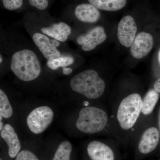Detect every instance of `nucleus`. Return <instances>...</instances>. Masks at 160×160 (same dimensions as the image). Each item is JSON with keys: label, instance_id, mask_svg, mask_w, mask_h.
Wrapping results in <instances>:
<instances>
[{"label": "nucleus", "instance_id": "nucleus-1", "mask_svg": "<svg viewBox=\"0 0 160 160\" xmlns=\"http://www.w3.org/2000/svg\"><path fill=\"white\" fill-rule=\"evenodd\" d=\"M143 97L132 92L110 99L112 117L121 139H133L141 118Z\"/></svg>", "mask_w": 160, "mask_h": 160}, {"label": "nucleus", "instance_id": "nucleus-2", "mask_svg": "<svg viewBox=\"0 0 160 160\" xmlns=\"http://www.w3.org/2000/svg\"><path fill=\"white\" fill-rule=\"evenodd\" d=\"M85 106L80 110L76 123L79 131L88 134L104 132L121 140L111 114L98 107Z\"/></svg>", "mask_w": 160, "mask_h": 160}, {"label": "nucleus", "instance_id": "nucleus-3", "mask_svg": "<svg viewBox=\"0 0 160 160\" xmlns=\"http://www.w3.org/2000/svg\"><path fill=\"white\" fill-rule=\"evenodd\" d=\"M70 85L73 91L90 100L102 97L106 89L105 81L93 69L85 70L75 75Z\"/></svg>", "mask_w": 160, "mask_h": 160}, {"label": "nucleus", "instance_id": "nucleus-4", "mask_svg": "<svg viewBox=\"0 0 160 160\" xmlns=\"http://www.w3.org/2000/svg\"><path fill=\"white\" fill-rule=\"evenodd\" d=\"M11 69L19 79L30 82L38 77L41 66L36 55L29 49L17 52L12 58Z\"/></svg>", "mask_w": 160, "mask_h": 160}, {"label": "nucleus", "instance_id": "nucleus-5", "mask_svg": "<svg viewBox=\"0 0 160 160\" xmlns=\"http://www.w3.org/2000/svg\"><path fill=\"white\" fill-rule=\"evenodd\" d=\"M150 118L141 124L133 138L137 140L138 151L142 155L149 154L154 151L160 142L158 126L152 123Z\"/></svg>", "mask_w": 160, "mask_h": 160}, {"label": "nucleus", "instance_id": "nucleus-6", "mask_svg": "<svg viewBox=\"0 0 160 160\" xmlns=\"http://www.w3.org/2000/svg\"><path fill=\"white\" fill-rule=\"evenodd\" d=\"M54 113L48 106H40L33 109L27 118V124L30 131L35 134L43 132L50 125Z\"/></svg>", "mask_w": 160, "mask_h": 160}, {"label": "nucleus", "instance_id": "nucleus-7", "mask_svg": "<svg viewBox=\"0 0 160 160\" xmlns=\"http://www.w3.org/2000/svg\"><path fill=\"white\" fill-rule=\"evenodd\" d=\"M136 23L132 17L126 15L122 18L118 27V38L121 45L125 47H131L136 37Z\"/></svg>", "mask_w": 160, "mask_h": 160}, {"label": "nucleus", "instance_id": "nucleus-8", "mask_svg": "<svg viewBox=\"0 0 160 160\" xmlns=\"http://www.w3.org/2000/svg\"><path fill=\"white\" fill-rule=\"evenodd\" d=\"M107 38L105 29L102 26H98L89 30L86 34L81 35L78 38L77 42L82 46L85 51L94 49L98 45L102 43Z\"/></svg>", "mask_w": 160, "mask_h": 160}, {"label": "nucleus", "instance_id": "nucleus-9", "mask_svg": "<svg viewBox=\"0 0 160 160\" xmlns=\"http://www.w3.org/2000/svg\"><path fill=\"white\" fill-rule=\"evenodd\" d=\"M154 40L152 36L148 32H142L136 36L130 48V53L132 57L140 59L146 56L153 46Z\"/></svg>", "mask_w": 160, "mask_h": 160}, {"label": "nucleus", "instance_id": "nucleus-10", "mask_svg": "<svg viewBox=\"0 0 160 160\" xmlns=\"http://www.w3.org/2000/svg\"><path fill=\"white\" fill-rule=\"evenodd\" d=\"M32 40L47 59H52L61 56V52L57 48L60 46L58 40L50 39L46 35L39 32L33 34Z\"/></svg>", "mask_w": 160, "mask_h": 160}, {"label": "nucleus", "instance_id": "nucleus-11", "mask_svg": "<svg viewBox=\"0 0 160 160\" xmlns=\"http://www.w3.org/2000/svg\"><path fill=\"white\" fill-rule=\"evenodd\" d=\"M87 152L91 160H115V154L112 148L101 141L90 142L87 146Z\"/></svg>", "mask_w": 160, "mask_h": 160}, {"label": "nucleus", "instance_id": "nucleus-12", "mask_svg": "<svg viewBox=\"0 0 160 160\" xmlns=\"http://www.w3.org/2000/svg\"><path fill=\"white\" fill-rule=\"evenodd\" d=\"M159 98L160 93L156 91L153 88L149 89L143 95L142 107L137 129L143 122L151 117L158 102Z\"/></svg>", "mask_w": 160, "mask_h": 160}, {"label": "nucleus", "instance_id": "nucleus-13", "mask_svg": "<svg viewBox=\"0 0 160 160\" xmlns=\"http://www.w3.org/2000/svg\"><path fill=\"white\" fill-rule=\"evenodd\" d=\"M1 136L9 147V156L11 158L16 157L21 149V145L18 135L13 127L9 124H6L1 131Z\"/></svg>", "mask_w": 160, "mask_h": 160}, {"label": "nucleus", "instance_id": "nucleus-14", "mask_svg": "<svg viewBox=\"0 0 160 160\" xmlns=\"http://www.w3.org/2000/svg\"><path fill=\"white\" fill-rule=\"evenodd\" d=\"M75 14L78 19L86 23H94L99 19L100 12L91 4H82L77 6Z\"/></svg>", "mask_w": 160, "mask_h": 160}, {"label": "nucleus", "instance_id": "nucleus-15", "mask_svg": "<svg viewBox=\"0 0 160 160\" xmlns=\"http://www.w3.org/2000/svg\"><path fill=\"white\" fill-rule=\"evenodd\" d=\"M42 32L60 42H65L71 33L69 25L63 22L54 24L48 27L42 28Z\"/></svg>", "mask_w": 160, "mask_h": 160}, {"label": "nucleus", "instance_id": "nucleus-16", "mask_svg": "<svg viewBox=\"0 0 160 160\" xmlns=\"http://www.w3.org/2000/svg\"><path fill=\"white\" fill-rule=\"evenodd\" d=\"M98 9L107 11H116L124 8L127 0H88Z\"/></svg>", "mask_w": 160, "mask_h": 160}, {"label": "nucleus", "instance_id": "nucleus-17", "mask_svg": "<svg viewBox=\"0 0 160 160\" xmlns=\"http://www.w3.org/2000/svg\"><path fill=\"white\" fill-rule=\"evenodd\" d=\"M72 146L70 142H62L58 147L52 160H70Z\"/></svg>", "mask_w": 160, "mask_h": 160}, {"label": "nucleus", "instance_id": "nucleus-18", "mask_svg": "<svg viewBox=\"0 0 160 160\" xmlns=\"http://www.w3.org/2000/svg\"><path fill=\"white\" fill-rule=\"evenodd\" d=\"M74 58L71 56L59 57L48 60L47 65L52 70H56L59 67H66L71 65L74 62Z\"/></svg>", "mask_w": 160, "mask_h": 160}, {"label": "nucleus", "instance_id": "nucleus-19", "mask_svg": "<svg viewBox=\"0 0 160 160\" xmlns=\"http://www.w3.org/2000/svg\"><path fill=\"white\" fill-rule=\"evenodd\" d=\"M13 113L12 107L6 93L0 90V116L5 118L11 117Z\"/></svg>", "mask_w": 160, "mask_h": 160}, {"label": "nucleus", "instance_id": "nucleus-20", "mask_svg": "<svg viewBox=\"0 0 160 160\" xmlns=\"http://www.w3.org/2000/svg\"><path fill=\"white\" fill-rule=\"evenodd\" d=\"M2 2L5 8L9 10L19 9L23 5L22 0H2Z\"/></svg>", "mask_w": 160, "mask_h": 160}, {"label": "nucleus", "instance_id": "nucleus-21", "mask_svg": "<svg viewBox=\"0 0 160 160\" xmlns=\"http://www.w3.org/2000/svg\"><path fill=\"white\" fill-rule=\"evenodd\" d=\"M16 160H39L37 157L31 152L22 150L17 155Z\"/></svg>", "mask_w": 160, "mask_h": 160}, {"label": "nucleus", "instance_id": "nucleus-22", "mask_svg": "<svg viewBox=\"0 0 160 160\" xmlns=\"http://www.w3.org/2000/svg\"><path fill=\"white\" fill-rule=\"evenodd\" d=\"M29 4L39 10H44L49 5L48 0H29Z\"/></svg>", "mask_w": 160, "mask_h": 160}, {"label": "nucleus", "instance_id": "nucleus-23", "mask_svg": "<svg viewBox=\"0 0 160 160\" xmlns=\"http://www.w3.org/2000/svg\"><path fill=\"white\" fill-rule=\"evenodd\" d=\"M153 89L160 93V78L155 82L153 85Z\"/></svg>", "mask_w": 160, "mask_h": 160}, {"label": "nucleus", "instance_id": "nucleus-24", "mask_svg": "<svg viewBox=\"0 0 160 160\" xmlns=\"http://www.w3.org/2000/svg\"><path fill=\"white\" fill-rule=\"evenodd\" d=\"M72 72V69L71 68H66V67L63 68V73L64 74L68 75L71 74Z\"/></svg>", "mask_w": 160, "mask_h": 160}, {"label": "nucleus", "instance_id": "nucleus-25", "mask_svg": "<svg viewBox=\"0 0 160 160\" xmlns=\"http://www.w3.org/2000/svg\"><path fill=\"white\" fill-rule=\"evenodd\" d=\"M157 122L158 128L159 130L160 134V106L158 110Z\"/></svg>", "mask_w": 160, "mask_h": 160}, {"label": "nucleus", "instance_id": "nucleus-26", "mask_svg": "<svg viewBox=\"0 0 160 160\" xmlns=\"http://www.w3.org/2000/svg\"><path fill=\"white\" fill-rule=\"evenodd\" d=\"M3 127H3L2 122L1 121V122H0V130H1V131L3 129Z\"/></svg>", "mask_w": 160, "mask_h": 160}, {"label": "nucleus", "instance_id": "nucleus-27", "mask_svg": "<svg viewBox=\"0 0 160 160\" xmlns=\"http://www.w3.org/2000/svg\"><path fill=\"white\" fill-rule=\"evenodd\" d=\"M158 62L160 65V49L159 51L158 55Z\"/></svg>", "mask_w": 160, "mask_h": 160}, {"label": "nucleus", "instance_id": "nucleus-28", "mask_svg": "<svg viewBox=\"0 0 160 160\" xmlns=\"http://www.w3.org/2000/svg\"><path fill=\"white\" fill-rule=\"evenodd\" d=\"M2 55H1L0 56V62H1V63H2Z\"/></svg>", "mask_w": 160, "mask_h": 160}, {"label": "nucleus", "instance_id": "nucleus-29", "mask_svg": "<svg viewBox=\"0 0 160 160\" xmlns=\"http://www.w3.org/2000/svg\"></svg>", "mask_w": 160, "mask_h": 160}]
</instances>
